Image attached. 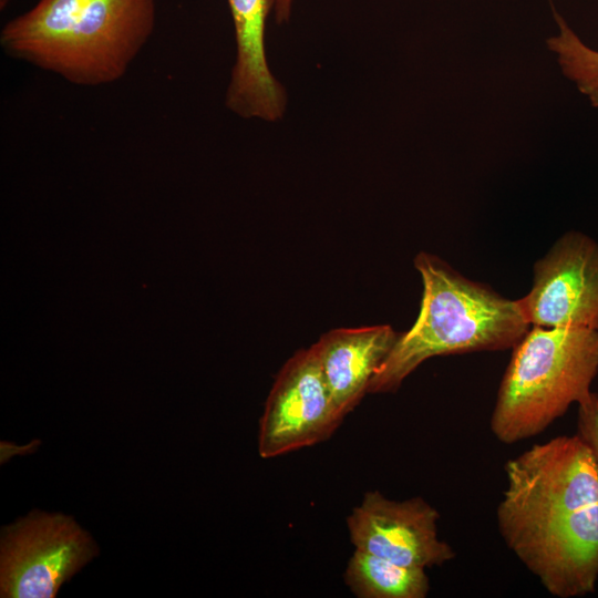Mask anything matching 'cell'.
<instances>
[{
  "instance_id": "cell-2",
  "label": "cell",
  "mask_w": 598,
  "mask_h": 598,
  "mask_svg": "<svg viewBox=\"0 0 598 598\" xmlns=\"http://www.w3.org/2000/svg\"><path fill=\"white\" fill-rule=\"evenodd\" d=\"M156 24V0H38L0 32L3 52L80 86L122 79Z\"/></svg>"
},
{
  "instance_id": "cell-15",
  "label": "cell",
  "mask_w": 598,
  "mask_h": 598,
  "mask_svg": "<svg viewBox=\"0 0 598 598\" xmlns=\"http://www.w3.org/2000/svg\"><path fill=\"white\" fill-rule=\"evenodd\" d=\"M9 0H0V9H4L8 4Z\"/></svg>"
},
{
  "instance_id": "cell-6",
  "label": "cell",
  "mask_w": 598,
  "mask_h": 598,
  "mask_svg": "<svg viewBox=\"0 0 598 598\" xmlns=\"http://www.w3.org/2000/svg\"><path fill=\"white\" fill-rule=\"evenodd\" d=\"M515 302L532 327L598 330V244L575 231L560 237Z\"/></svg>"
},
{
  "instance_id": "cell-5",
  "label": "cell",
  "mask_w": 598,
  "mask_h": 598,
  "mask_svg": "<svg viewBox=\"0 0 598 598\" xmlns=\"http://www.w3.org/2000/svg\"><path fill=\"white\" fill-rule=\"evenodd\" d=\"M96 554L91 536L71 517L33 512L3 528L1 597L52 598Z\"/></svg>"
},
{
  "instance_id": "cell-13",
  "label": "cell",
  "mask_w": 598,
  "mask_h": 598,
  "mask_svg": "<svg viewBox=\"0 0 598 598\" xmlns=\"http://www.w3.org/2000/svg\"><path fill=\"white\" fill-rule=\"evenodd\" d=\"M577 433L590 447L598 463V394L591 392L578 403Z\"/></svg>"
},
{
  "instance_id": "cell-7",
  "label": "cell",
  "mask_w": 598,
  "mask_h": 598,
  "mask_svg": "<svg viewBox=\"0 0 598 598\" xmlns=\"http://www.w3.org/2000/svg\"><path fill=\"white\" fill-rule=\"evenodd\" d=\"M313 346L280 369L259 422L258 452L271 458L327 440L341 424Z\"/></svg>"
},
{
  "instance_id": "cell-12",
  "label": "cell",
  "mask_w": 598,
  "mask_h": 598,
  "mask_svg": "<svg viewBox=\"0 0 598 598\" xmlns=\"http://www.w3.org/2000/svg\"><path fill=\"white\" fill-rule=\"evenodd\" d=\"M554 17L560 33L549 38L547 44L558 54L564 74L598 106V51L586 47L555 10Z\"/></svg>"
},
{
  "instance_id": "cell-4",
  "label": "cell",
  "mask_w": 598,
  "mask_h": 598,
  "mask_svg": "<svg viewBox=\"0 0 598 598\" xmlns=\"http://www.w3.org/2000/svg\"><path fill=\"white\" fill-rule=\"evenodd\" d=\"M598 330L532 327L513 348L491 415L504 444L534 437L591 393Z\"/></svg>"
},
{
  "instance_id": "cell-10",
  "label": "cell",
  "mask_w": 598,
  "mask_h": 598,
  "mask_svg": "<svg viewBox=\"0 0 598 598\" xmlns=\"http://www.w3.org/2000/svg\"><path fill=\"white\" fill-rule=\"evenodd\" d=\"M398 333L389 324L338 328L313 343L333 406L341 420L368 393L369 383Z\"/></svg>"
},
{
  "instance_id": "cell-3",
  "label": "cell",
  "mask_w": 598,
  "mask_h": 598,
  "mask_svg": "<svg viewBox=\"0 0 598 598\" xmlns=\"http://www.w3.org/2000/svg\"><path fill=\"white\" fill-rule=\"evenodd\" d=\"M414 267L423 282L419 316L398 334L368 393L396 391L432 357L513 349L530 328L515 300L465 278L439 257L420 252Z\"/></svg>"
},
{
  "instance_id": "cell-14",
  "label": "cell",
  "mask_w": 598,
  "mask_h": 598,
  "mask_svg": "<svg viewBox=\"0 0 598 598\" xmlns=\"http://www.w3.org/2000/svg\"><path fill=\"white\" fill-rule=\"evenodd\" d=\"M293 0H277L275 7V20L278 24L289 21Z\"/></svg>"
},
{
  "instance_id": "cell-11",
  "label": "cell",
  "mask_w": 598,
  "mask_h": 598,
  "mask_svg": "<svg viewBox=\"0 0 598 598\" xmlns=\"http://www.w3.org/2000/svg\"><path fill=\"white\" fill-rule=\"evenodd\" d=\"M343 578L359 598H425L430 590L425 569L401 566L357 548Z\"/></svg>"
},
{
  "instance_id": "cell-1",
  "label": "cell",
  "mask_w": 598,
  "mask_h": 598,
  "mask_svg": "<svg viewBox=\"0 0 598 598\" xmlns=\"http://www.w3.org/2000/svg\"><path fill=\"white\" fill-rule=\"evenodd\" d=\"M496 508L505 545L557 598L598 581V463L578 433L535 444L504 466Z\"/></svg>"
},
{
  "instance_id": "cell-9",
  "label": "cell",
  "mask_w": 598,
  "mask_h": 598,
  "mask_svg": "<svg viewBox=\"0 0 598 598\" xmlns=\"http://www.w3.org/2000/svg\"><path fill=\"white\" fill-rule=\"evenodd\" d=\"M227 3L235 30L236 59L226 106L244 118L279 121L287 97L269 70L265 47L267 19L277 0H227Z\"/></svg>"
},
{
  "instance_id": "cell-8",
  "label": "cell",
  "mask_w": 598,
  "mask_h": 598,
  "mask_svg": "<svg viewBox=\"0 0 598 598\" xmlns=\"http://www.w3.org/2000/svg\"><path fill=\"white\" fill-rule=\"evenodd\" d=\"M440 513L422 497L393 501L379 491L364 494L347 518L357 549L414 568L442 566L456 556L437 535Z\"/></svg>"
}]
</instances>
